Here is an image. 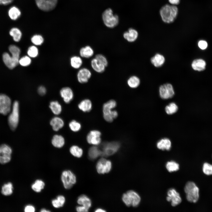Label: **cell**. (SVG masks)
<instances>
[{"instance_id":"cell-1","label":"cell","mask_w":212,"mask_h":212,"mask_svg":"<svg viewBox=\"0 0 212 212\" xmlns=\"http://www.w3.org/2000/svg\"><path fill=\"white\" fill-rule=\"evenodd\" d=\"M178 11V9L175 5L166 4L161 8L160 13L161 19L164 22L170 23L176 19Z\"/></svg>"},{"instance_id":"cell-2","label":"cell","mask_w":212,"mask_h":212,"mask_svg":"<svg viewBox=\"0 0 212 212\" xmlns=\"http://www.w3.org/2000/svg\"><path fill=\"white\" fill-rule=\"evenodd\" d=\"M102 17L104 24L108 28H113L119 24V16L114 14L110 8H108L104 10L102 13Z\"/></svg>"},{"instance_id":"cell-3","label":"cell","mask_w":212,"mask_h":212,"mask_svg":"<svg viewBox=\"0 0 212 212\" xmlns=\"http://www.w3.org/2000/svg\"><path fill=\"white\" fill-rule=\"evenodd\" d=\"M116 102L110 100L104 104L103 106V115L104 119L107 122H111L118 116V113L112 109L116 106Z\"/></svg>"},{"instance_id":"cell-4","label":"cell","mask_w":212,"mask_h":212,"mask_svg":"<svg viewBox=\"0 0 212 212\" xmlns=\"http://www.w3.org/2000/svg\"><path fill=\"white\" fill-rule=\"evenodd\" d=\"M187 200L191 203H196L199 198V189L194 182H188L184 188Z\"/></svg>"},{"instance_id":"cell-5","label":"cell","mask_w":212,"mask_h":212,"mask_svg":"<svg viewBox=\"0 0 212 212\" xmlns=\"http://www.w3.org/2000/svg\"><path fill=\"white\" fill-rule=\"evenodd\" d=\"M122 199L127 206H132L133 207H137L141 201L140 197L138 194L132 190L129 191L123 194Z\"/></svg>"},{"instance_id":"cell-6","label":"cell","mask_w":212,"mask_h":212,"mask_svg":"<svg viewBox=\"0 0 212 212\" xmlns=\"http://www.w3.org/2000/svg\"><path fill=\"white\" fill-rule=\"evenodd\" d=\"M19 119V103L15 101L13 104L11 112L8 117V122L12 130L16 129L18 125Z\"/></svg>"},{"instance_id":"cell-7","label":"cell","mask_w":212,"mask_h":212,"mask_svg":"<svg viewBox=\"0 0 212 212\" xmlns=\"http://www.w3.org/2000/svg\"><path fill=\"white\" fill-rule=\"evenodd\" d=\"M61 180L64 187L67 189L71 188L76 182L75 175L69 170H65L62 172Z\"/></svg>"},{"instance_id":"cell-8","label":"cell","mask_w":212,"mask_h":212,"mask_svg":"<svg viewBox=\"0 0 212 212\" xmlns=\"http://www.w3.org/2000/svg\"><path fill=\"white\" fill-rule=\"evenodd\" d=\"M120 146V143L117 142L103 143L101 146V156L107 157L113 155L118 150Z\"/></svg>"},{"instance_id":"cell-9","label":"cell","mask_w":212,"mask_h":212,"mask_svg":"<svg viewBox=\"0 0 212 212\" xmlns=\"http://www.w3.org/2000/svg\"><path fill=\"white\" fill-rule=\"evenodd\" d=\"M11 102L10 98L6 94H0V113L6 115L10 112Z\"/></svg>"},{"instance_id":"cell-10","label":"cell","mask_w":212,"mask_h":212,"mask_svg":"<svg viewBox=\"0 0 212 212\" xmlns=\"http://www.w3.org/2000/svg\"><path fill=\"white\" fill-rule=\"evenodd\" d=\"M159 93L161 97L163 99H167L172 97L175 92L172 85L169 83L163 84L159 88Z\"/></svg>"},{"instance_id":"cell-11","label":"cell","mask_w":212,"mask_h":212,"mask_svg":"<svg viewBox=\"0 0 212 212\" xmlns=\"http://www.w3.org/2000/svg\"><path fill=\"white\" fill-rule=\"evenodd\" d=\"M112 165V163L110 160L104 158H101L97 163L96 168L97 171L99 174L108 173L111 170Z\"/></svg>"},{"instance_id":"cell-12","label":"cell","mask_w":212,"mask_h":212,"mask_svg":"<svg viewBox=\"0 0 212 212\" xmlns=\"http://www.w3.org/2000/svg\"><path fill=\"white\" fill-rule=\"evenodd\" d=\"M35 1L37 6L40 9L49 11L55 8L57 0H35Z\"/></svg>"},{"instance_id":"cell-13","label":"cell","mask_w":212,"mask_h":212,"mask_svg":"<svg viewBox=\"0 0 212 212\" xmlns=\"http://www.w3.org/2000/svg\"><path fill=\"white\" fill-rule=\"evenodd\" d=\"M19 58L15 57L6 52H4L2 55V59L4 64L8 68L11 69L19 64Z\"/></svg>"},{"instance_id":"cell-14","label":"cell","mask_w":212,"mask_h":212,"mask_svg":"<svg viewBox=\"0 0 212 212\" xmlns=\"http://www.w3.org/2000/svg\"><path fill=\"white\" fill-rule=\"evenodd\" d=\"M168 196L166 200L168 202H171L173 206H175L181 203L182 199L179 193L173 188L169 189L167 192Z\"/></svg>"},{"instance_id":"cell-15","label":"cell","mask_w":212,"mask_h":212,"mask_svg":"<svg viewBox=\"0 0 212 212\" xmlns=\"http://www.w3.org/2000/svg\"><path fill=\"white\" fill-rule=\"evenodd\" d=\"M92 76L91 71L86 68L80 69L77 74V78L78 82L81 84L87 82Z\"/></svg>"},{"instance_id":"cell-16","label":"cell","mask_w":212,"mask_h":212,"mask_svg":"<svg viewBox=\"0 0 212 212\" xmlns=\"http://www.w3.org/2000/svg\"><path fill=\"white\" fill-rule=\"evenodd\" d=\"M101 133L97 130H92L88 134L87 140L88 143L94 145H99L101 142Z\"/></svg>"},{"instance_id":"cell-17","label":"cell","mask_w":212,"mask_h":212,"mask_svg":"<svg viewBox=\"0 0 212 212\" xmlns=\"http://www.w3.org/2000/svg\"><path fill=\"white\" fill-rule=\"evenodd\" d=\"M138 36V32L137 30L133 28H130L123 34L124 39L130 42L135 41L137 39Z\"/></svg>"},{"instance_id":"cell-18","label":"cell","mask_w":212,"mask_h":212,"mask_svg":"<svg viewBox=\"0 0 212 212\" xmlns=\"http://www.w3.org/2000/svg\"><path fill=\"white\" fill-rule=\"evenodd\" d=\"M60 95L64 102L69 103L73 99V93L71 88L68 87L62 88L60 91Z\"/></svg>"},{"instance_id":"cell-19","label":"cell","mask_w":212,"mask_h":212,"mask_svg":"<svg viewBox=\"0 0 212 212\" xmlns=\"http://www.w3.org/2000/svg\"><path fill=\"white\" fill-rule=\"evenodd\" d=\"M191 67L195 71H202L206 69V63L205 61L201 59H197L194 60L192 62Z\"/></svg>"},{"instance_id":"cell-20","label":"cell","mask_w":212,"mask_h":212,"mask_svg":"<svg viewBox=\"0 0 212 212\" xmlns=\"http://www.w3.org/2000/svg\"><path fill=\"white\" fill-rule=\"evenodd\" d=\"M151 63L156 67L162 66L164 63L165 59L164 57L159 53H157L150 59Z\"/></svg>"},{"instance_id":"cell-21","label":"cell","mask_w":212,"mask_h":212,"mask_svg":"<svg viewBox=\"0 0 212 212\" xmlns=\"http://www.w3.org/2000/svg\"><path fill=\"white\" fill-rule=\"evenodd\" d=\"M79 53L81 57L89 58L93 55L94 51L90 46L87 45L80 49Z\"/></svg>"},{"instance_id":"cell-22","label":"cell","mask_w":212,"mask_h":212,"mask_svg":"<svg viewBox=\"0 0 212 212\" xmlns=\"http://www.w3.org/2000/svg\"><path fill=\"white\" fill-rule=\"evenodd\" d=\"M91 65L93 69L96 72L98 73L103 72L105 70L106 67L95 58L91 60Z\"/></svg>"},{"instance_id":"cell-23","label":"cell","mask_w":212,"mask_h":212,"mask_svg":"<svg viewBox=\"0 0 212 212\" xmlns=\"http://www.w3.org/2000/svg\"><path fill=\"white\" fill-rule=\"evenodd\" d=\"M21 11L17 7H11L8 11V15L10 18L13 20L17 19L21 15Z\"/></svg>"},{"instance_id":"cell-24","label":"cell","mask_w":212,"mask_h":212,"mask_svg":"<svg viewBox=\"0 0 212 212\" xmlns=\"http://www.w3.org/2000/svg\"><path fill=\"white\" fill-rule=\"evenodd\" d=\"M77 201L79 204L85 207L88 209H89L92 205L91 200L85 195H82L80 196L77 198Z\"/></svg>"},{"instance_id":"cell-25","label":"cell","mask_w":212,"mask_h":212,"mask_svg":"<svg viewBox=\"0 0 212 212\" xmlns=\"http://www.w3.org/2000/svg\"><path fill=\"white\" fill-rule=\"evenodd\" d=\"M50 124L54 131H57L63 126L64 122L60 118L55 117L51 120Z\"/></svg>"},{"instance_id":"cell-26","label":"cell","mask_w":212,"mask_h":212,"mask_svg":"<svg viewBox=\"0 0 212 212\" xmlns=\"http://www.w3.org/2000/svg\"><path fill=\"white\" fill-rule=\"evenodd\" d=\"M9 34L16 42H19L21 39L22 34L21 30L18 28L14 27L11 28L9 31Z\"/></svg>"},{"instance_id":"cell-27","label":"cell","mask_w":212,"mask_h":212,"mask_svg":"<svg viewBox=\"0 0 212 212\" xmlns=\"http://www.w3.org/2000/svg\"><path fill=\"white\" fill-rule=\"evenodd\" d=\"M171 142L169 139L164 138L161 139L157 143V146L159 149L169 150L171 147Z\"/></svg>"},{"instance_id":"cell-28","label":"cell","mask_w":212,"mask_h":212,"mask_svg":"<svg viewBox=\"0 0 212 212\" xmlns=\"http://www.w3.org/2000/svg\"><path fill=\"white\" fill-rule=\"evenodd\" d=\"M79 108L84 112L90 111L92 108V104L89 99H86L81 101L78 105Z\"/></svg>"},{"instance_id":"cell-29","label":"cell","mask_w":212,"mask_h":212,"mask_svg":"<svg viewBox=\"0 0 212 212\" xmlns=\"http://www.w3.org/2000/svg\"><path fill=\"white\" fill-rule=\"evenodd\" d=\"M88 154L90 159L94 160L99 156H101L102 151L99 148L96 146H92L89 149Z\"/></svg>"},{"instance_id":"cell-30","label":"cell","mask_w":212,"mask_h":212,"mask_svg":"<svg viewBox=\"0 0 212 212\" xmlns=\"http://www.w3.org/2000/svg\"><path fill=\"white\" fill-rule=\"evenodd\" d=\"M52 143L54 147L57 148H61L64 145V140L62 136L55 135L52 138Z\"/></svg>"},{"instance_id":"cell-31","label":"cell","mask_w":212,"mask_h":212,"mask_svg":"<svg viewBox=\"0 0 212 212\" xmlns=\"http://www.w3.org/2000/svg\"><path fill=\"white\" fill-rule=\"evenodd\" d=\"M70 64L72 68L75 69H78L82 66L83 61L81 57L74 56L71 58Z\"/></svg>"},{"instance_id":"cell-32","label":"cell","mask_w":212,"mask_h":212,"mask_svg":"<svg viewBox=\"0 0 212 212\" xmlns=\"http://www.w3.org/2000/svg\"><path fill=\"white\" fill-rule=\"evenodd\" d=\"M140 82L139 78L135 75H133L130 77L127 81L128 86L132 88H135L138 87L140 84Z\"/></svg>"},{"instance_id":"cell-33","label":"cell","mask_w":212,"mask_h":212,"mask_svg":"<svg viewBox=\"0 0 212 212\" xmlns=\"http://www.w3.org/2000/svg\"><path fill=\"white\" fill-rule=\"evenodd\" d=\"M45 185V183L42 180L37 179L32 185L31 188L35 192L39 193L44 188Z\"/></svg>"},{"instance_id":"cell-34","label":"cell","mask_w":212,"mask_h":212,"mask_svg":"<svg viewBox=\"0 0 212 212\" xmlns=\"http://www.w3.org/2000/svg\"><path fill=\"white\" fill-rule=\"evenodd\" d=\"M13 186L11 183H5L2 187L1 193L4 196H9L13 193Z\"/></svg>"},{"instance_id":"cell-35","label":"cell","mask_w":212,"mask_h":212,"mask_svg":"<svg viewBox=\"0 0 212 212\" xmlns=\"http://www.w3.org/2000/svg\"><path fill=\"white\" fill-rule=\"evenodd\" d=\"M49 107L55 115L59 114L62 111V107L57 101H52L50 103Z\"/></svg>"},{"instance_id":"cell-36","label":"cell","mask_w":212,"mask_h":212,"mask_svg":"<svg viewBox=\"0 0 212 212\" xmlns=\"http://www.w3.org/2000/svg\"><path fill=\"white\" fill-rule=\"evenodd\" d=\"M8 49L11 55L18 58H20L21 51L19 47L15 45L11 44L9 46Z\"/></svg>"},{"instance_id":"cell-37","label":"cell","mask_w":212,"mask_h":212,"mask_svg":"<svg viewBox=\"0 0 212 212\" xmlns=\"http://www.w3.org/2000/svg\"><path fill=\"white\" fill-rule=\"evenodd\" d=\"M69 151L73 156L78 158H80L83 153L82 149L76 145L72 146L70 148Z\"/></svg>"},{"instance_id":"cell-38","label":"cell","mask_w":212,"mask_h":212,"mask_svg":"<svg viewBox=\"0 0 212 212\" xmlns=\"http://www.w3.org/2000/svg\"><path fill=\"white\" fill-rule=\"evenodd\" d=\"M27 53V55L31 58H35L38 55L39 50L37 46L32 45L28 48Z\"/></svg>"},{"instance_id":"cell-39","label":"cell","mask_w":212,"mask_h":212,"mask_svg":"<svg viewBox=\"0 0 212 212\" xmlns=\"http://www.w3.org/2000/svg\"><path fill=\"white\" fill-rule=\"evenodd\" d=\"M166 167L168 171L170 172L176 171L179 168V165L173 161L168 162L166 164Z\"/></svg>"},{"instance_id":"cell-40","label":"cell","mask_w":212,"mask_h":212,"mask_svg":"<svg viewBox=\"0 0 212 212\" xmlns=\"http://www.w3.org/2000/svg\"><path fill=\"white\" fill-rule=\"evenodd\" d=\"M178 109L177 105L174 102H171L165 107V111L168 115H172L177 112Z\"/></svg>"},{"instance_id":"cell-41","label":"cell","mask_w":212,"mask_h":212,"mask_svg":"<svg viewBox=\"0 0 212 212\" xmlns=\"http://www.w3.org/2000/svg\"><path fill=\"white\" fill-rule=\"evenodd\" d=\"M31 41L32 44L35 46H40L43 43L44 39L43 37L41 35L36 34L32 37Z\"/></svg>"},{"instance_id":"cell-42","label":"cell","mask_w":212,"mask_h":212,"mask_svg":"<svg viewBox=\"0 0 212 212\" xmlns=\"http://www.w3.org/2000/svg\"><path fill=\"white\" fill-rule=\"evenodd\" d=\"M32 62L31 58L28 55L23 56L20 58L19 64L21 66L26 67L29 65Z\"/></svg>"},{"instance_id":"cell-43","label":"cell","mask_w":212,"mask_h":212,"mask_svg":"<svg viewBox=\"0 0 212 212\" xmlns=\"http://www.w3.org/2000/svg\"><path fill=\"white\" fill-rule=\"evenodd\" d=\"M12 150L11 147L6 144L0 146V155H11Z\"/></svg>"},{"instance_id":"cell-44","label":"cell","mask_w":212,"mask_h":212,"mask_svg":"<svg viewBox=\"0 0 212 212\" xmlns=\"http://www.w3.org/2000/svg\"><path fill=\"white\" fill-rule=\"evenodd\" d=\"M203 171L206 175H212V165L207 163H204L203 166Z\"/></svg>"},{"instance_id":"cell-45","label":"cell","mask_w":212,"mask_h":212,"mask_svg":"<svg viewBox=\"0 0 212 212\" xmlns=\"http://www.w3.org/2000/svg\"><path fill=\"white\" fill-rule=\"evenodd\" d=\"M69 126L71 130L74 132L78 131L81 128L80 123L74 120L72 121L69 123Z\"/></svg>"},{"instance_id":"cell-46","label":"cell","mask_w":212,"mask_h":212,"mask_svg":"<svg viewBox=\"0 0 212 212\" xmlns=\"http://www.w3.org/2000/svg\"><path fill=\"white\" fill-rule=\"evenodd\" d=\"M95 58L100 62L104 65L106 67L108 65V60L106 57L101 54H96Z\"/></svg>"},{"instance_id":"cell-47","label":"cell","mask_w":212,"mask_h":212,"mask_svg":"<svg viewBox=\"0 0 212 212\" xmlns=\"http://www.w3.org/2000/svg\"><path fill=\"white\" fill-rule=\"evenodd\" d=\"M11 159V155H0V163L2 164H4L9 162Z\"/></svg>"},{"instance_id":"cell-48","label":"cell","mask_w":212,"mask_h":212,"mask_svg":"<svg viewBox=\"0 0 212 212\" xmlns=\"http://www.w3.org/2000/svg\"><path fill=\"white\" fill-rule=\"evenodd\" d=\"M198 47L201 49L204 50L207 47L208 43L205 40H201L198 42Z\"/></svg>"},{"instance_id":"cell-49","label":"cell","mask_w":212,"mask_h":212,"mask_svg":"<svg viewBox=\"0 0 212 212\" xmlns=\"http://www.w3.org/2000/svg\"><path fill=\"white\" fill-rule=\"evenodd\" d=\"M52 203L53 206L56 208L62 207L59 200L56 198L52 200Z\"/></svg>"},{"instance_id":"cell-50","label":"cell","mask_w":212,"mask_h":212,"mask_svg":"<svg viewBox=\"0 0 212 212\" xmlns=\"http://www.w3.org/2000/svg\"><path fill=\"white\" fill-rule=\"evenodd\" d=\"M35 208L34 206L31 205H27L25 207L24 211L25 212H34Z\"/></svg>"},{"instance_id":"cell-51","label":"cell","mask_w":212,"mask_h":212,"mask_svg":"<svg viewBox=\"0 0 212 212\" xmlns=\"http://www.w3.org/2000/svg\"><path fill=\"white\" fill-rule=\"evenodd\" d=\"M38 92L40 95H43L46 92V89L44 87L42 86H40L38 88Z\"/></svg>"},{"instance_id":"cell-52","label":"cell","mask_w":212,"mask_h":212,"mask_svg":"<svg viewBox=\"0 0 212 212\" xmlns=\"http://www.w3.org/2000/svg\"><path fill=\"white\" fill-rule=\"evenodd\" d=\"M76 209L77 211L78 212H87L89 210L85 207L82 205L77 206Z\"/></svg>"},{"instance_id":"cell-53","label":"cell","mask_w":212,"mask_h":212,"mask_svg":"<svg viewBox=\"0 0 212 212\" xmlns=\"http://www.w3.org/2000/svg\"><path fill=\"white\" fill-rule=\"evenodd\" d=\"M57 198L59 201L62 206H63L65 202V198L62 195H59Z\"/></svg>"},{"instance_id":"cell-54","label":"cell","mask_w":212,"mask_h":212,"mask_svg":"<svg viewBox=\"0 0 212 212\" xmlns=\"http://www.w3.org/2000/svg\"><path fill=\"white\" fill-rule=\"evenodd\" d=\"M14 0H0V5H7L11 3Z\"/></svg>"},{"instance_id":"cell-55","label":"cell","mask_w":212,"mask_h":212,"mask_svg":"<svg viewBox=\"0 0 212 212\" xmlns=\"http://www.w3.org/2000/svg\"><path fill=\"white\" fill-rule=\"evenodd\" d=\"M168 1L171 5H176L180 3V0H168Z\"/></svg>"},{"instance_id":"cell-56","label":"cell","mask_w":212,"mask_h":212,"mask_svg":"<svg viewBox=\"0 0 212 212\" xmlns=\"http://www.w3.org/2000/svg\"><path fill=\"white\" fill-rule=\"evenodd\" d=\"M96 212H105L106 211L105 210H104L101 208H98L96 209V210L95 211Z\"/></svg>"},{"instance_id":"cell-57","label":"cell","mask_w":212,"mask_h":212,"mask_svg":"<svg viewBox=\"0 0 212 212\" xmlns=\"http://www.w3.org/2000/svg\"><path fill=\"white\" fill-rule=\"evenodd\" d=\"M40 211L41 212H50V211L48 210H47V209L45 208H42V209Z\"/></svg>"}]
</instances>
